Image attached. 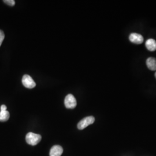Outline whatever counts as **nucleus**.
<instances>
[{"label": "nucleus", "mask_w": 156, "mask_h": 156, "mask_svg": "<svg viewBox=\"0 0 156 156\" xmlns=\"http://www.w3.org/2000/svg\"><path fill=\"white\" fill-rule=\"evenodd\" d=\"M42 137L39 134H35L33 133H28L26 136V140L28 145L35 146L38 144L41 140Z\"/></svg>", "instance_id": "obj_1"}, {"label": "nucleus", "mask_w": 156, "mask_h": 156, "mask_svg": "<svg viewBox=\"0 0 156 156\" xmlns=\"http://www.w3.org/2000/svg\"><path fill=\"white\" fill-rule=\"evenodd\" d=\"M95 122V118L93 116H88L84 117L80 120L78 124V128L79 129H83L89 126L90 124H93Z\"/></svg>", "instance_id": "obj_2"}, {"label": "nucleus", "mask_w": 156, "mask_h": 156, "mask_svg": "<svg viewBox=\"0 0 156 156\" xmlns=\"http://www.w3.org/2000/svg\"><path fill=\"white\" fill-rule=\"evenodd\" d=\"M64 104L67 109H74L77 105V102L75 97L69 94L66 97Z\"/></svg>", "instance_id": "obj_3"}, {"label": "nucleus", "mask_w": 156, "mask_h": 156, "mask_svg": "<svg viewBox=\"0 0 156 156\" xmlns=\"http://www.w3.org/2000/svg\"><path fill=\"white\" fill-rule=\"evenodd\" d=\"M22 83L25 87L28 89H33L36 86V83L33 78L28 75H24L23 76Z\"/></svg>", "instance_id": "obj_4"}, {"label": "nucleus", "mask_w": 156, "mask_h": 156, "mask_svg": "<svg viewBox=\"0 0 156 156\" xmlns=\"http://www.w3.org/2000/svg\"><path fill=\"white\" fill-rule=\"evenodd\" d=\"M129 41L135 44H141L144 42V37L140 34L131 33L129 37Z\"/></svg>", "instance_id": "obj_5"}, {"label": "nucleus", "mask_w": 156, "mask_h": 156, "mask_svg": "<svg viewBox=\"0 0 156 156\" xmlns=\"http://www.w3.org/2000/svg\"><path fill=\"white\" fill-rule=\"evenodd\" d=\"M63 153V149L60 145L53 146L50 151V156H61Z\"/></svg>", "instance_id": "obj_6"}, {"label": "nucleus", "mask_w": 156, "mask_h": 156, "mask_svg": "<svg viewBox=\"0 0 156 156\" xmlns=\"http://www.w3.org/2000/svg\"><path fill=\"white\" fill-rule=\"evenodd\" d=\"M146 65L151 71H156V58L149 57L146 60Z\"/></svg>", "instance_id": "obj_7"}, {"label": "nucleus", "mask_w": 156, "mask_h": 156, "mask_svg": "<svg viewBox=\"0 0 156 156\" xmlns=\"http://www.w3.org/2000/svg\"><path fill=\"white\" fill-rule=\"evenodd\" d=\"M146 47L150 51H155L156 50V41L153 39H147L146 42Z\"/></svg>", "instance_id": "obj_8"}, {"label": "nucleus", "mask_w": 156, "mask_h": 156, "mask_svg": "<svg viewBox=\"0 0 156 156\" xmlns=\"http://www.w3.org/2000/svg\"><path fill=\"white\" fill-rule=\"evenodd\" d=\"M10 117L9 112L7 111H0V122H5L8 120Z\"/></svg>", "instance_id": "obj_9"}, {"label": "nucleus", "mask_w": 156, "mask_h": 156, "mask_svg": "<svg viewBox=\"0 0 156 156\" xmlns=\"http://www.w3.org/2000/svg\"><path fill=\"white\" fill-rule=\"evenodd\" d=\"M3 2L4 3H5L6 4L11 6H13L15 5V1L14 0H4V1H3Z\"/></svg>", "instance_id": "obj_10"}, {"label": "nucleus", "mask_w": 156, "mask_h": 156, "mask_svg": "<svg viewBox=\"0 0 156 156\" xmlns=\"http://www.w3.org/2000/svg\"><path fill=\"white\" fill-rule=\"evenodd\" d=\"M4 38H5L4 33L2 30H0V46L2 45V43L4 39Z\"/></svg>", "instance_id": "obj_11"}, {"label": "nucleus", "mask_w": 156, "mask_h": 156, "mask_svg": "<svg viewBox=\"0 0 156 156\" xmlns=\"http://www.w3.org/2000/svg\"><path fill=\"white\" fill-rule=\"evenodd\" d=\"M7 107L5 105H2L1 106V111H6Z\"/></svg>", "instance_id": "obj_12"}, {"label": "nucleus", "mask_w": 156, "mask_h": 156, "mask_svg": "<svg viewBox=\"0 0 156 156\" xmlns=\"http://www.w3.org/2000/svg\"><path fill=\"white\" fill-rule=\"evenodd\" d=\"M154 75H155V78H156V73H155V74H154Z\"/></svg>", "instance_id": "obj_13"}]
</instances>
